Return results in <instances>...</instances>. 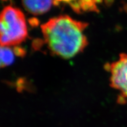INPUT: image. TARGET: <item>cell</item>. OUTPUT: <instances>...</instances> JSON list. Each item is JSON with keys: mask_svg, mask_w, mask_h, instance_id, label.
Returning a JSON list of instances; mask_svg holds the SVG:
<instances>
[{"mask_svg": "<svg viewBox=\"0 0 127 127\" xmlns=\"http://www.w3.org/2000/svg\"><path fill=\"white\" fill-rule=\"evenodd\" d=\"M88 25L87 23L64 15L50 19L41 25V30L51 52L68 59L82 52L88 45V40L84 34Z\"/></svg>", "mask_w": 127, "mask_h": 127, "instance_id": "6da1fadb", "label": "cell"}, {"mask_svg": "<svg viewBox=\"0 0 127 127\" xmlns=\"http://www.w3.org/2000/svg\"><path fill=\"white\" fill-rule=\"evenodd\" d=\"M28 36L27 27L23 12L7 6L0 13V45L17 46Z\"/></svg>", "mask_w": 127, "mask_h": 127, "instance_id": "7a4b0ae2", "label": "cell"}, {"mask_svg": "<svg viewBox=\"0 0 127 127\" xmlns=\"http://www.w3.org/2000/svg\"><path fill=\"white\" fill-rule=\"evenodd\" d=\"M107 66L111 74V86L120 91L122 98H127V54H121L118 61Z\"/></svg>", "mask_w": 127, "mask_h": 127, "instance_id": "3957f363", "label": "cell"}, {"mask_svg": "<svg viewBox=\"0 0 127 127\" xmlns=\"http://www.w3.org/2000/svg\"><path fill=\"white\" fill-rule=\"evenodd\" d=\"M22 2L27 11L38 15L48 11L54 4V0H22Z\"/></svg>", "mask_w": 127, "mask_h": 127, "instance_id": "277c9868", "label": "cell"}, {"mask_svg": "<svg viewBox=\"0 0 127 127\" xmlns=\"http://www.w3.org/2000/svg\"><path fill=\"white\" fill-rule=\"evenodd\" d=\"M14 55L13 50L9 47L0 45V68L12 64L14 60Z\"/></svg>", "mask_w": 127, "mask_h": 127, "instance_id": "5b68a950", "label": "cell"}, {"mask_svg": "<svg viewBox=\"0 0 127 127\" xmlns=\"http://www.w3.org/2000/svg\"><path fill=\"white\" fill-rule=\"evenodd\" d=\"M81 10L84 11H97V8L95 5L94 0H79Z\"/></svg>", "mask_w": 127, "mask_h": 127, "instance_id": "8992f818", "label": "cell"}, {"mask_svg": "<svg viewBox=\"0 0 127 127\" xmlns=\"http://www.w3.org/2000/svg\"><path fill=\"white\" fill-rule=\"evenodd\" d=\"M13 51L14 54L17 56L19 57H24L26 53L25 51L24 50V48L21 47H18V46H15V47L14 48Z\"/></svg>", "mask_w": 127, "mask_h": 127, "instance_id": "52a82bcc", "label": "cell"}, {"mask_svg": "<svg viewBox=\"0 0 127 127\" xmlns=\"http://www.w3.org/2000/svg\"><path fill=\"white\" fill-rule=\"evenodd\" d=\"M77 1H79V0H54V4H55L56 2L58 3V4L60 2H63L68 3V4H71L73 2H77Z\"/></svg>", "mask_w": 127, "mask_h": 127, "instance_id": "ba28073f", "label": "cell"}, {"mask_svg": "<svg viewBox=\"0 0 127 127\" xmlns=\"http://www.w3.org/2000/svg\"><path fill=\"white\" fill-rule=\"evenodd\" d=\"M29 23L32 27H36L38 25L39 21L36 18H31L29 20Z\"/></svg>", "mask_w": 127, "mask_h": 127, "instance_id": "9c48e42d", "label": "cell"}, {"mask_svg": "<svg viewBox=\"0 0 127 127\" xmlns=\"http://www.w3.org/2000/svg\"><path fill=\"white\" fill-rule=\"evenodd\" d=\"M2 1H7V0H2Z\"/></svg>", "mask_w": 127, "mask_h": 127, "instance_id": "30bf717a", "label": "cell"}]
</instances>
